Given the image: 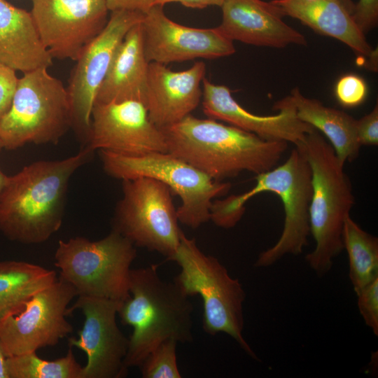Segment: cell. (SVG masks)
<instances>
[{
	"label": "cell",
	"mask_w": 378,
	"mask_h": 378,
	"mask_svg": "<svg viewBox=\"0 0 378 378\" xmlns=\"http://www.w3.org/2000/svg\"><path fill=\"white\" fill-rule=\"evenodd\" d=\"M8 181V176L4 173L0 167V200L7 185Z\"/></svg>",
	"instance_id": "obj_37"
},
{
	"label": "cell",
	"mask_w": 378,
	"mask_h": 378,
	"mask_svg": "<svg viewBox=\"0 0 378 378\" xmlns=\"http://www.w3.org/2000/svg\"><path fill=\"white\" fill-rule=\"evenodd\" d=\"M86 146L125 156L167 153L162 131L136 101L94 104Z\"/></svg>",
	"instance_id": "obj_15"
},
{
	"label": "cell",
	"mask_w": 378,
	"mask_h": 378,
	"mask_svg": "<svg viewBox=\"0 0 378 378\" xmlns=\"http://www.w3.org/2000/svg\"><path fill=\"white\" fill-rule=\"evenodd\" d=\"M37 351L8 357L9 378H82L83 366L76 360L72 347L53 360L40 358Z\"/></svg>",
	"instance_id": "obj_26"
},
{
	"label": "cell",
	"mask_w": 378,
	"mask_h": 378,
	"mask_svg": "<svg viewBox=\"0 0 378 378\" xmlns=\"http://www.w3.org/2000/svg\"><path fill=\"white\" fill-rule=\"evenodd\" d=\"M136 256L134 244L112 230L97 241L83 237L59 240L55 265L78 295L122 302L130 296L131 265Z\"/></svg>",
	"instance_id": "obj_8"
},
{
	"label": "cell",
	"mask_w": 378,
	"mask_h": 378,
	"mask_svg": "<svg viewBox=\"0 0 378 378\" xmlns=\"http://www.w3.org/2000/svg\"><path fill=\"white\" fill-rule=\"evenodd\" d=\"M220 8L218 27L232 41L276 48L307 44L301 33L284 22V14L272 1L224 0Z\"/></svg>",
	"instance_id": "obj_19"
},
{
	"label": "cell",
	"mask_w": 378,
	"mask_h": 378,
	"mask_svg": "<svg viewBox=\"0 0 378 378\" xmlns=\"http://www.w3.org/2000/svg\"><path fill=\"white\" fill-rule=\"evenodd\" d=\"M289 95L295 104L297 117L326 136L342 163L358 157L360 145L356 133V119L342 111L326 106L316 99L304 96L298 88L293 89Z\"/></svg>",
	"instance_id": "obj_23"
},
{
	"label": "cell",
	"mask_w": 378,
	"mask_h": 378,
	"mask_svg": "<svg viewBox=\"0 0 378 378\" xmlns=\"http://www.w3.org/2000/svg\"><path fill=\"white\" fill-rule=\"evenodd\" d=\"M224 0H155L154 5L164 6L169 3H179L183 6L191 8H204L209 6H221Z\"/></svg>",
	"instance_id": "obj_34"
},
{
	"label": "cell",
	"mask_w": 378,
	"mask_h": 378,
	"mask_svg": "<svg viewBox=\"0 0 378 378\" xmlns=\"http://www.w3.org/2000/svg\"><path fill=\"white\" fill-rule=\"evenodd\" d=\"M181 268L174 281L189 296L200 295L203 302V329L210 335L225 333L252 358H258L243 336V304L246 293L238 279L214 256L205 254L195 239L183 232L170 259Z\"/></svg>",
	"instance_id": "obj_6"
},
{
	"label": "cell",
	"mask_w": 378,
	"mask_h": 378,
	"mask_svg": "<svg viewBox=\"0 0 378 378\" xmlns=\"http://www.w3.org/2000/svg\"><path fill=\"white\" fill-rule=\"evenodd\" d=\"M158 269V265L131 269L130 296L118 312L122 325L133 329L124 362L127 368L139 367L168 339L182 344L193 341L190 297L174 280H163Z\"/></svg>",
	"instance_id": "obj_3"
},
{
	"label": "cell",
	"mask_w": 378,
	"mask_h": 378,
	"mask_svg": "<svg viewBox=\"0 0 378 378\" xmlns=\"http://www.w3.org/2000/svg\"><path fill=\"white\" fill-rule=\"evenodd\" d=\"M7 358L0 344V378H9L7 369Z\"/></svg>",
	"instance_id": "obj_36"
},
{
	"label": "cell",
	"mask_w": 378,
	"mask_h": 378,
	"mask_svg": "<svg viewBox=\"0 0 378 378\" xmlns=\"http://www.w3.org/2000/svg\"><path fill=\"white\" fill-rule=\"evenodd\" d=\"M68 92L62 81L40 68L19 78L8 112L0 120L4 148L27 144H56L72 128Z\"/></svg>",
	"instance_id": "obj_7"
},
{
	"label": "cell",
	"mask_w": 378,
	"mask_h": 378,
	"mask_svg": "<svg viewBox=\"0 0 378 378\" xmlns=\"http://www.w3.org/2000/svg\"><path fill=\"white\" fill-rule=\"evenodd\" d=\"M295 147L304 154L312 172L309 226L316 246L305 260L322 276L332 269L334 259L344 250V223L354 204V196L344 164L317 130L307 133Z\"/></svg>",
	"instance_id": "obj_5"
},
{
	"label": "cell",
	"mask_w": 378,
	"mask_h": 378,
	"mask_svg": "<svg viewBox=\"0 0 378 378\" xmlns=\"http://www.w3.org/2000/svg\"><path fill=\"white\" fill-rule=\"evenodd\" d=\"M144 13L128 10L111 12L103 30L81 51L66 88L72 112V128L85 142L90 131L91 112L97 93L116 52L129 30Z\"/></svg>",
	"instance_id": "obj_12"
},
{
	"label": "cell",
	"mask_w": 378,
	"mask_h": 378,
	"mask_svg": "<svg viewBox=\"0 0 378 378\" xmlns=\"http://www.w3.org/2000/svg\"><path fill=\"white\" fill-rule=\"evenodd\" d=\"M342 241L349 258V279L357 294L378 278V239L363 230L349 215L344 223Z\"/></svg>",
	"instance_id": "obj_25"
},
{
	"label": "cell",
	"mask_w": 378,
	"mask_h": 378,
	"mask_svg": "<svg viewBox=\"0 0 378 378\" xmlns=\"http://www.w3.org/2000/svg\"><path fill=\"white\" fill-rule=\"evenodd\" d=\"M168 339L155 347L139 367L143 378H181L176 358V345Z\"/></svg>",
	"instance_id": "obj_27"
},
{
	"label": "cell",
	"mask_w": 378,
	"mask_h": 378,
	"mask_svg": "<svg viewBox=\"0 0 378 378\" xmlns=\"http://www.w3.org/2000/svg\"><path fill=\"white\" fill-rule=\"evenodd\" d=\"M122 197L113 220V229L135 246L158 252L170 260L183 231L169 188L150 177L122 180Z\"/></svg>",
	"instance_id": "obj_10"
},
{
	"label": "cell",
	"mask_w": 378,
	"mask_h": 378,
	"mask_svg": "<svg viewBox=\"0 0 378 378\" xmlns=\"http://www.w3.org/2000/svg\"><path fill=\"white\" fill-rule=\"evenodd\" d=\"M4 149L3 144L0 139V152Z\"/></svg>",
	"instance_id": "obj_39"
},
{
	"label": "cell",
	"mask_w": 378,
	"mask_h": 378,
	"mask_svg": "<svg viewBox=\"0 0 378 378\" xmlns=\"http://www.w3.org/2000/svg\"><path fill=\"white\" fill-rule=\"evenodd\" d=\"M285 16L300 20L315 31L348 46L358 58L366 59L372 48L352 15L339 0H272Z\"/></svg>",
	"instance_id": "obj_22"
},
{
	"label": "cell",
	"mask_w": 378,
	"mask_h": 378,
	"mask_svg": "<svg viewBox=\"0 0 378 378\" xmlns=\"http://www.w3.org/2000/svg\"><path fill=\"white\" fill-rule=\"evenodd\" d=\"M69 307V314L79 309L85 320L78 338L69 337V347L82 350L87 356L82 378H122L127 374L125 365L129 338L118 326L116 316L122 301L78 295Z\"/></svg>",
	"instance_id": "obj_13"
},
{
	"label": "cell",
	"mask_w": 378,
	"mask_h": 378,
	"mask_svg": "<svg viewBox=\"0 0 378 378\" xmlns=\"http://www.w3.org/2000/svg\"><path fill=\"white\" fill-rule=\"evenodd\" d=\"M202 108L209 118L224 121L269 141H283L295 146L315 128L301 121L290 95L276 102L273 108L279 113L272 115L253 114L243 108L225 85H216L206 78L202 80Z\"/></svg>",
	"instance_id": "obj_17"
},
{
	"label": "cell",
	"mask_w": 378,
	"mask_h": 378,
	"mask_svg": "<svg viewBox=\"0 0 378 378\" xmlns=\"http://www.w3.org/2000/svg\"><path fill=\"white\" fill-rule=\"evenodd\" d=\"M75 288L59 276L28 299L17 311L0 319V344L7 357L54 346L73 332L66 320Z\"/></svg>",
	"instance_id": "obj_11"
},
{
	"label": "cell",
	"mask_w": 378,
	"mask_h": 378,
	"mask_svg": "<svg viewBox=\"0 0 378 378\" xmlns=\"http://www.w3.org/2000/svg\"><path fill=\"white\" fill-rule=\"evenodd\" d=\"M0 63L26 73L52 64L31 12L0 0Z\"/></svg>",
	"instance_id": "obj_21"
},
{
	"label": "cell",
	"mask_w": 378,
	"mask_h": 378,
	"mask_svg": "<svg viewBox=\"0 0 378 378\" xmlns=\"http://www.w3.org/2000/svg\"><path fill=\"white\" fill-rule=\"evenodd\" d=\"M15 71L0 63V120L8 112L13 101L19 80Z\"/></svg>",
	"instance_id": "obj_30"
},
{
	"label": "cell",
	"mask_w": 378,
	"mask_h": 378,
	"mask_svg": "<svg viewBox=\"0 0 378 378\" xmlns=\"http://www.w3.org/2000/svg\"><path fill=\"white\" fill-rule=\"evenodd\" d=\"M31 1V15L52 59L76 61L108 20L106 0Z\"/></svg>",
	"instance_id": "obj_14"
},
{
	"label": "cell",
	"mask_w": 378,
	"mask_h": 378,
	"mask_svg": "<svg viewBox=\"0 0 378 378\" xmlns=\"http://www.w3.org/2000/svg\"><path fill=\"white\" fill-rule=\"evenodd\" d=\"M141 22L125 35L94 104L136 101L145 106L149 62L144 52Z\"/></svg>",
	"instance_id": "obj_20"
},
{
	"label": "cell",
	"mask_w": 378,
	"mask_h": 378,
	"mask_svg": "<svg viewBox=\"0 0 378 378\" xmlns=\"http://www.w3.org/2000/svg\"><path fill=\"white\" fill-rule=\"evenodd\" d=\"M85 146L60 160H40L24 167L8 181L0 200V231L10 240L40 244L62 223L69 181L91 158Z\"/></svg>",
	"instance_id": "obj_1"
},
{
	"label": "cell",
	"mask_w": 378,
	"mask_h": 378,
	"mask_svg": "<svg viewBox=\"0 0 378 378\" xmlns=\"http://www.w3.org/2000/svg\"><path fill=\"white\" fill-rule=\"evenodd\" d=\"M352 17L360 31L365 34L377 25L378 0H358L355 4Z\"/></svg>",
	"instance_id": "obj_31"
},
{
	"label": "cell",
	"mask_w": 378,
	"mask_h": 378,
	"mask_svg": "<svg viewBox=\"0 0 378 378\" xmlns=\"http://www.w3.org/2000/svg\"><path fill=\"white\" fill-rule=\"evenodd\" d=\"M55 270L17 260L0 261V319L57 280Z\"/></svg>",
	"instance_id": "obj_24"
},
{
	"label": "cell",
	"mask_w": 378,
	"mask_h": 378,
	"mask_svg": "<svg viewBox=\"0 0 378 378\" xmlns=\"http://www.w3.org/2000/svg\"><path fill=\"white\" fill-rule=\"evenodd\" d=\"M356 133L361 146H377L378 144V105L376 104L370 113L356 122Z\"/></svg>",
	"instance_id": "obj_32"
},
{
	"label": "cell",
	"mask_w": 378,
	"mask_h": 378,
	"mask_svg": "<svg viewBox=\"0 0 378 378\" xmlns=\"http://www.w3.org/2000/svg\"><path fill=\"white\" fill-rule=\"evenodd\" d=\"M206 64L197 61L189 69L174 71L166 64L149 62L145 106L150 120L160 129L191 114L202 97Z\"/></svg>",
	"instance_id": "obj_18"
},
{
	"label": "cell",
	"mask_w": 378,
	"mask_h": 378,
	"mask_svg": "<svg viewBox=\"0 0 378 378\" xmlns=\"http://www.w3.org/2000/svg\"><path fill=\"white\" fill-rule=\"evenodd\" d=\"M105 172L117 179L144 176L167 185L178 195L181 204L176 209L178 222L192 229L210 220L214 199L230 189L228 182L214 180L184 160L169 153H152L125 156L99 150Z\"/></svg>",
	"instance_id": "obj_9"
},
{
	"label": "cell",
	"mask_w": 378,
	"mask_h": 378,
	"mask_svg": "<svg viewBox=\"0 0 378 378\" xmlns=\"http://www.w3.org/2000/svg\"><path fill=\"white\" fill-rule=\"evenodd\" d=\"M357 295L359 312L367 326L378 336V278L364 287Z\"/></svg>",
	"instance_id": "obj_29"
},
{
	"label": "cell",
	"mask_w": 378,
	"mask_h": 378,
	"mask_svg": "<svg viewBox=\"0 0 378 378\" xmlns=\"http://www.w3.org/2000/svg\"><path fill=\"white\" fill-rule=\"evenodd\" d=\"M365 64L370 71H377V48L372 50L370 55L365 59Z\"/></svg>",
	"instance_id": "obj_35"
},
{
	"label": "cell",
	"mask_w": 378,
	"mask_h": 378,
	"mask_svg": "<svg viewBox=\"0 0 378 378\" xmlns=\"http://www.w3.org/2000/svg\"><path fill=\"white\" fill-rule=\"evenodd\" d=\"M344 6L347 9V10L352 15L354 8H355V4L351 0H339Z\"/></svg>",
	"instance_id": "obj_38"
},
{
	"label": "cell",
	"mask_w": 378,
	"mask_h": 378,
	"mask_svg": "<svg viewBox=\"0 0 378 378\" xmlns=\"http://www.w3.org/2000/svg\"><path fill=\"white\" fill-rule=\"evenodd\" d=\"M141 25L148 62L214 59L236 51L233 41L218 27L201 29L180 24L169 19L160 5H153L144 13Z\"/></svg>",
	"instance_id": "obj_16"
},
{
	"label": "cell",
	"mask_w": 378,
	"mask_h": 378,
	"mask_svg": "<svg viewBox=\"0 0 378 378\" xmlns=\"http://www.w3.org/2000/svg\"><path fill=\"white\" fill-rule=\"evenodd\" d=\"M110 12L128 10L145 13L154 5L155 0H106Z\"/></svg>",
	"instance_id": "obj_33"
},
{
	"label": "cell",
	"mask_w": 378,
	"mask_h": 378,
	"mask_svg": "<svg viewBox=\"0 0 378 378\" xmlns=\"http://www.w3.org/2000/svg\"><path fill=\"white\" fill-rule=\"evenodd\" d=\"M334 92L337 100L342 106L351 108L365 101L368 88L363 77L355 74H346L337 80Z\"/></svg>",
	"instance_id": "obj_28"
},
{
	"label": "cell",
	"mask_w": 378,
	"mask_h": 378,
	"mask_svg": "<svg viewBox=\"0 0 378 378\" xmlns=\"http://www.w3.org/2000/svg\"><path fill=\"white\" fill-rule=\"evenodd\" d=\"M255 181L254 186L242 194L213 201L210 220L218 227H233L241 218L245 204L251 198L264 192L276 194L284 209L283 230L276 244L261 252L254 264L256 267H267L286 255L302 253L308 244L312 172L304 154L295 147L285 162L256 174Z\"/></svg>",
	"instance_id": "obj_4"
},
{
	"label": "cell",
	"mask_w": 378,
	"mask_h": 378,
	"mask_svg": "<svg viewBox=\"0 0 378 378\" xmlns=\"http://www.w3.org/2000/svg\"><path fill=\"white\" fill-rule=\"evenodd\" d=\"M161 130L167 153L219 181L243 172L258 174L270 170L288 148L286 141L265 140L232 125L191 114Z\"/></svg>",
	"instance_id": "obj_2"
}]
</instances>
